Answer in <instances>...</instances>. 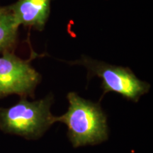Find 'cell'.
I'll return each instance as SVG.
<instances>
[{
	"label": "cell",
	"instance_id": "cell-1",
	"mask_svg": "<svg viewBox=\"0 0 153 153\" xmlns=\"http://www.w3.org/2000/svg\"><path fill=\"white\" fill-rule=\"evenodd\" d=\"M69 102L65 114L55 116V122H61L68 127V135L73 148L96 145L108 138L106 114L100 103L82 98L76 92L67 95Z\"/></svg>",
	"mask_w": 153,
	"mask_h": 153
},
{
	"label": "cell",
	"instance_id": "cell-2",
	"mask_svg": "<svg viewBox=\"0 0 153 153\" xmlns=\"http://www.w3.org/2000/svg\"><path fill=\"white\" fill-rule=\"evenodd\" d=\"M53 103L54 97L51 94L33 101L21 98L14 106L0 107V130L27 140L39 139L56 123L51 111Z\"/></svg>",
	"mask_w": 153,
	"mask_h": 153
},
{
	"label": "cell",
	"instance_id": "cell-3",
	"mask_svg": "<svg viewBox=\"0 0 153 153\" xmlns=\"http://www.w3.org/2000/svg\"><path fill=\"white\" fill-rule=\"evenodd\" d=\"M70 64L85 67L88 70L89 79L93 76L101 79V99L106 93L115 92L127 100L136 103L150 89V84L137 78L129 68L113 65L85 56L79 60L70 62Z\"/></svg>",
	"mask_w": 153,
	"mask_h": 153
},
{
	"label": "cell",
	"instance_id": "cell-4",
	"mask_svg": "<svg viewBox=\"0 0 153 153\" xmlns=\"http://www.w3.org/2000/svg\"><path fill=\"white\" fill-rule=\"evenodd\" d=\"M0 56V99L11 94L34 98L35 90L41 81V75L30 61L23 60L11 51Z\"/></svg>",
	"mask_w": 153,
	"mask_h": 153
},
{
	"label": "cell",
	"instance_id": "cell-5",
	"mask_svg": "<svg viewBox=\"0 0 153 153\" xmlns=\"http://www.w3.org/2000/svg\"><path fill=\"white\" fill-rule=\"evenodd\" d=\"M52 0H18L7 6L19 26H29L43 30L51 12Z\"/></svg>",
	"mask_w": 153,
	"mask_h": 153
},
{
	"label": "cell",
	"instance_id": "cell-6",
	"mask_svg": "<svg viewBox=\"0 0 153 153\" xmlns=\"http://www.w3.org/2000/svg\"><path fill=\"white\" fill-rule=\"evenodd\" d=\"M19 25L12 13L0 7V53L10 51L16 43Z\"/></svg>",
	"mask_w": 153,
	"mask_h": 153
}]
</instances>
